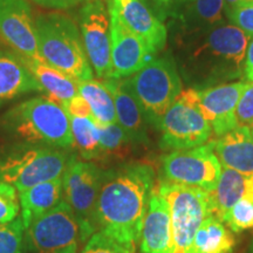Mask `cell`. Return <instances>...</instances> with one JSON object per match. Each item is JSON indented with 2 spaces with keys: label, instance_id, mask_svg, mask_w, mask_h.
<instances>
[{
  "label": "cell",
  "instance_id": "6da1fadb",
  "mask_svg": "<svg viewBox=\"0 0 253 253\" xmlns=\"http://www.w3.org/2000/svg\"><path fill=\"white\" fill-rule=\"evenodd\" d=\"M154 183L155 171L147 163H126L103 171L95 209L96 231L135 245L140 239Z\"/></svg>",
  "mask_w": 253,
  "mask_h": 253
},
{
  "label": "cell",
  "instance_id": "7a4b0ae2",
  "mask_svg": "<svg viewBox=\"0 0 253 253\" xmlns=\"http://www.w3.org/2000/svg\"><path fill=\"white\" fill-rule=\"evenodd\" d=\"M250 40V34L232 24L182 33L177 48L183 75L203 88L243 78Z\"/></svg>",
  "mask_w": 253,
  "mask_h": 253
},
{
  "label": "cell",
  "instance_id": "3957f363",
  "mask_svg": "<svg viewBox=\"0 0 253 253\" xmlns=\"http://www.w3.org/2000/svg\"><path fill=\"white\" fill-rule=\"evenodd\" d=\"M2 125L9 134L31 144L68 148L73 143L68 114L49 97H33L13 107Z\"/></svg>",
  "mask_w": 253,
  "mask_h": 253
},
{
  "label": "cell",
  "instance_id": "277c9868",
  "mask_svg": "<svg viewBox=\"0 0 253 253\" xmlns=\"http://www.w3.org/2000/svg\"><path fill=\"white\" fill-rule=\"evenodd\" d=\"M40 58L75 80L93 79V68L87 58L77 25L61 13L42 14L36 19Z\"/></svg>",
  "mask_w": 253,
  "mask_h": 253
},
{
  "label": "cell",
  "instance_id": "5b68a950",
  "mask_svg": "<svg viewBox=\"0 0 253 253\" xmlns=\"http://www.w3.org/2000/svg\"><path fill=\"white\" fill-rule=\"evenodd\" d=\"M126 82L140 103L147 122L156 128L183 91L178 68L170 56L154 58L141 71L126 79Z\"/></svg>",
  "mask_w": 253,
  "mask_h": 253
},
{
  "label": "cell",
  "instance_id": "8992f818",
  "mask_svg": "<svg viewBox=\"0 0 253 253\" xmlns=\"http://www.w3.org/2000/svg\"><path fill=\"white\" fill-rule=\"evenodd\" d=\"M73 155L47 145H24L0 161V181L18 192L61 178Z\"/></svg>",
  "mask_w": 253,
  "mask_h": 253
},
{
  "label": "cell",
  "instance_id": "52a82bcc",
  "mask_svg": "<svg viewBox=\"0 0 253 253\" xmlns=\"http://www.w3.org/2000/svg\"><path fill=\"white\" fill-rule=\"evenodd\" d=\"M157 190L170 208L172 253H188L198 227L213 214L210 192L166 181L160 183Z\"/></svg>",
  "mask_w": 253,
  "mask_h": 253
},
{
  "label": "cell",
  "instance_id": "ba28073f",
  "mask_svg": "<svg viewBox=\"0 0 253 253\" xmlns=\"http://www.w3.org/2000/svg\"><path fill=\"white\" fill-rule=\"evenodd\" d=\"M197 99L196 88L183 90L161 119L157 128L162 149H189L210 140L212 129L199 109Z\"/></svg>",
  "mask_w": 253,
  "mask_h": 253
},
{
  "label": "cell",
  "instance_id": "9c48e42d",
  "mask_svg": "<svg viewBox=\"0 0 253 253\" xmlns=\"http://www.w3.org/2000/svg\"><path fill=\"white\" fill-rule=\"evenodd\" d=\"M103 170L88 161H79L73 155L62 175V197L77 218L81 243L96 232L95 209Z\"/></svg>",
  "mask_w": 253,
  "mask_h": 253
},
{
  "label": "cell",
  "instance_id": "30bf717a",
  "mask_svg": "<svg viewBox=\"0 0 253 253\" xmlns=\"http://www.w3.org/2000/svg\"><path fill=\"white\" fill-rule=\"evenodd\" d=\"M164 181L212 192L221 173V164L212 142L189 149L173 150L162 158Z\"/></svg>",
  "mask_w": 253,
  "mask_h": 253
},
{
  "label": "cell",
  "instance_id": "8fae6325",
  "mask_svg": "<svg viewBox=\"0 0 253 253\" xmlns=\"http://www.w3.org/2000/svg\"><path fill=\"white\" fill-rule=\"evenodd\" d=\"M26 243L36 253H77L80 226L65 201L36 218L26 230Z\"/></svg>",
  "mask_w": 253,
  "mask_h": 253
},
{
  "label": "cell",
  "instance_id": "7c38bea8",
  "mask_svg": "<svg viewBox=\"0 0 253 253\" xmlns=\"http://www.w3.org/2000/svg\"><path fill=\"white\" fill-rule=\"evenodd\" d=\"M81 38L95 74L112 79V38L108 8L102 0H90L79 15Z\"/></svg>",
  "mask_w": 253,
  "mask_h": 253
},
{
  "label": "cell",
  "instance_id": "4fadbf2b",
  "mask_svg": "<svg viewBox=\"0 0 253 253\" xmlns=\"http://www.w3.org/2000/svg\"><path fill=\"white\" fill-rule=\"evenodd\" d=\"M0 36L21 58L41 60L36 20L26 0H0Z\"/></svg>",
  "mask_w": 253,
  "mask_h": 253
},
{
  "label": "cell",
  "instance_id": "5bb4252c",
  "mask_svg": "<svg viewBox=\"0 0 253 253\" xmlns=\"http://www.w3.org/2000/svg\"><path fill=\"white\" fill-rule=\"evenodd\" d=\"M249 82L237 81L229 84H216L197 89V103L199 109L210 123L216 137H220L227 131L232 130L237 125L236 109L240 95Z\"/></svg>",
  "mask_w": 253,
  "mask_h": 253
},
{
  "label": "cell",
  "instance_id": "9a60e30c",
  "mask_svg": "<svg viewBox=\"0 0 253 253\" xmlns=\"http://www.w3.org/2000/svg\"><path fill=\"white\" fill-rule=\"evenodd\" d=\"M108 11L112 38V79L129 78L147 66L155 54L140 38L120 21L113 11Z\"/></svg>",
  "mask_w": 253,
  "mask_h": 253
},
{
  "label": "cell",
  "instance_id": "2e32d148",
  "mask_svg": "<svg viewBox=\"0 0 253 253\" xmlns=\"http://www.w3.org/2000/svg\"><path fill=\"white\" fill-rule=\"evenodd\" d=\"M108 9L116 14L129 31L140 38L154 54L166 47V25L142 0H108Z\"/></svg>",
  "mask_w": 253,
  "mask_h": 253
},
{
  "label": "cell",
  "instance_id": "e0dca14e",
  "mask_svg": "<svg viewBox=\"0 0 253 253\" xmlns=\"http://www.w3.org/2000/svg\"><path fill=\"white\" fill-rule=\"evenodd\" d=\"M140 244L142 253H172L171 214L167 199L157 188L153 190L142 224Z\"/></svg>",
  "mask_w": 253,
  "mask_h": 253
},
{
  "label": "cell",
  "instance_id": "ac0fdd59",
  "mask_svg": "<svg viewBox=\"0 0 253 253\" xmlns=\"http://www.w3.org/2000/svg\"><path fill=\"white\" fill-rule=\"evenodd\" d=\"M114 97L116 112V123L121 126L130 141L137 145L149 144L147 120L140 103L129 89L126 80L121 79H104Z\"/></svg>",
  "mask_w": 253,
  "mask_h": 253
},
{
  "label": "cell",
  "instance_id": "d6986e66",
  "mask_svg": "<svg viewBox=\"0 0 253 253\" xmlns=\"http://www.w3.org/2000/svg\"><path fill=\"white\" fill-rule=\"evenodd\" d=\"M212 145L221 167L253 175V129L236 126L212 141Z\"/></svg>",
  "mask_w": 253,
  "mask_h": 253
},
{
  "label": "cell",
  "instance_id": "ffe728a7",
  "mask_svg": "<svg viewBox=\"0 0 253 253\" xmlns=\"http://www.w3.org/2000/svg\"><path fill=\"white\" fill-rule=\"evenodd\" d=\"M31 91H42V88L20 56L0 48V107Z\"/></svg>",
  "mask_w": 253,
  "mask_h": 253
},
{
  "label": "cell",
  "instance_id": "44dd1931",
  "mask_svg": "<svg viewBox=\"0 0 253 253\" xmlns=\"http://www.w3.org/2000/svg\"><path fill=\"white\" fill-rule=\"evenodd\" d=\"M21 60L32 75L36 78V80L39 82L42 91H46L47 97L59 103L63 107V109L69 101L79 94V81L71 75L47 65L41 60L24 58H21Z\"/></svg>",
  "mask_w": 253,
  "mask_h": 253
},
{
  "label": "cell",
  "instance_id": "7402d4cb",
  "mask_svg": "<svg viewBox=\"0 0 253 253\" xmlns=\"http://www.w3.org/2000/svg\"><path fill=\"white\" fill-rule=\"evenodd\" d=\"M210 195L213 203V214L221 220L239 199L253 195V175H245L221 167L219 181Z\"/></svg>",
  "mask_w": 253,
  "mask_h": 253
},
{
  "label": "cell",
  "instance_id": "603a6c76",
  "mask_svg": "<svg viewBox=\"0 0 253 253\" xmlns=\"http://www.w3.org/2000/svg\"><path fill=\"white\" fill-rule=\"evenodd\" d=\"M62 177L19 192L21 208V219L25 230L36 218L55 208L62 201Z\"/></svg>",
  "mask_w": 253,
  "mask_h": 253
},
{
  "label": "cell",
  "instance_id": "cb8c5ba5",
  "mask_svg": "<svg viewBox=\"0 0 253 253\" xmlns=\"http://www.w3.org/2000/svg\"><path fill=\"white\" fill-rule=\"evenodd\" d=\"M235 244L231 231L219 218L211 214L198 227L188 253H231Z\"/></svg>",
  "mask_w": 253,
  "mask_h": 253
},
{
  "label": "cell",
  "instance_id": "d4e9b609",
  "mask_svg": "<svg viewBox=\"0 0 253 253\" xmlns=\"http://www.w3.org/2000/svg\"><path fill=\"white\" fill-rule=\"evenodd\" d=\"M224 0H194L179 15L183 21L182 33L205 32L225 24Z\"/></svg>",
  "mask_w": 253,
  "mask_h": 253
},
{
  "label": "cell",
  "instance_id": "484cf974",
  "mask_svg": "<svg viewBox=\"0 0 253 253\" xmlns=\"http://www.w3.org/2000/svg\"><path fill=\"white\" fill-rule=\"evenodd\" d=\"M79 94L89 104L94 121L99 126H107L116 123V112L114 97L104 81H79Z\"/></svg>",
  "mask_w": 253,
  "mask_h": 253
},
{
  "label": "cell",
  "instance_id": "4316f807",
  "mask_svg": "<svg viewBox=\"0 0 253 253\" xmlns=\"http://www.w3.org/2000/svg\"><path fill=\"white\" fill-rule=\"evenodd\" d=\"M71 119L72 145L79 155L86 161L97 160L99 157L100 128L91 118Z\"/></svg>",
  "mask_w": 253,
  "mask_h": 253
},
{
  "label": "cell",
  "instance_id": "83f0119b",
  "mask_svg": "<svg viewBox=\"0 0 253 253\" xmlns=\"http://www.w3.org/2000/svg\"><path fill=\"white\" fill-rule=\"evenodd\" d=\"M99 128L100 143L97 160H123L131 153V145L134 143L118 123L107 126H99Z\"/></svg>",
  "mask_w": 253,
  "mask_h": 253
},
{
  "label": "cell",
  "instance_id": "f1b7e54d",
  "mask_svg": "<svg viewBox=\"0 0 253 253\" xmlns=\"http://www.w3.org/2000/svg\"><path fill=\"white\" fill-rule=\"evenodd\" d=\"M233 232L253 227V195L239 199L221 219Z\"/></svg>",
  "mask_w": 253,
  "mask_h": 253
},
{
  "label": "cell",
  "instance_id": "f546056e",
  "mask_svg": "<svg viewBox=\"0 0 253 253\" xmlns=\"http://www.w3.org/2000/svg\"><path fill=\"white\" fill-rule=\"evenodd\" d=\"M25 226L21 217L0 223V253H23Z\"/></svg>",
  "mask_w": 253,
  "mask_h": 253
},
{
  "label": "cell",
  "instance_id": "4dcf8cb0",
  "mask_svg": "<svg viewBox=\"0 0 253 253\" xmlns=\"http://www.w3.org/2000/svg\"><path fill=\"white\" fill-rule=\"evenodd\" d=\"M81 253H136L135 245L119 242L102 232L96 231L86 242Z\"/></svg>",
  "mask_w": 253,
  "mask_h": 253
},
{
  "label": "cell",
  "instance_id": "1f68e13d",
  "mask_svg": "<svg viewBox=\"0 0 253 253\" xmlns=\"http://www.w3.org/2000/svg\"><path fill=\"white\" fill-rule=\"evenodd\" d=\"M20 210L17 190L7 183L0 181V223L15 219Z\"/></svg>",
  "mask_w": 253,
  "mask_h": 253
},
{
  "label": "cell",
  "instance_id": "d6a6232c",
  "mask_svg": "<svg viewBox=\"0 0 253 253\" xmlns=\"http://www.w3.org/2000/svg\"><path fill=\"white\" fill-rule=\"evenodd\" d=\"M237 125L253 129V82L248 86L240 95L238 106L236 109Z\"/></svg>",
  "mask_w": 253,
  "mask_h": 253
},
{
  "label": "cell",
  "instance_id": "836d02e7",
  "mask_svg": "<svg viewBox=\"0 0 253 253\" xmlns=\"http://www.w3.org/2000/svg\"><path fill=\"white\" fill-rule=\"evenodd\" d=\"M226 14L231 24L253 36V1L230 9Z\"/></svg>",
  "mask_w": 253,
  "mask_h": 253
},
{
  "label": "cell",
  "instance_id": "e575fe53",
  "mask_svg": "<svg viewBox=\"0 0 253 253\" xmlns=\"http://www.w3.org/2000/svg\"><path fill=\"white\" fill-rule=\"evenodd\" d=\"M66 113L68 114L69 118H91L93 119V114L89 104L80 94L74 96L65 107Z\"/></svg>",
  "mask_w": 253,
  "mask_h": 253
},
{
  "label": "cell",
  "instance_id": "d590c367",
  "mask_svg": "<svg viewBox=\"0 0 253 253\" xmlns=\"http://www.w3.org/2000/svg\"><path fill=\"white\" fill-rule=\"evenodd\" d=\"M145 5L153 4L155 7L160 11L168 12V13H172L177 11L178 15V9L182 8L184 5H189L194 0H142Z\"/></svg>",
  "mask_w": 253,
  "mask_h": 253
},
{
  "label": "cell",
  "instance_id": "8d00e7d4",
  "mask_svg": "<svg viewBox=\"0 0 253 253\" xmlns=\"http://www.w3.org/2000/svg\"><path fill=\"white\" fill-rule=\"evenodd\" d=\"M34 2L39 4L41 6H45V7L50 8H71L73 6L78 5L79 0H33Z\"/></svg>",
  "mask_w": 253,
  "mask_h": 253
},
{
  "label": "cell",
  "instance_id": "74e56055",
  "mask_svg": "<svg viewBox=\"0 0 253 253\" xmlns=\"http://www.w3.org/2000/svg\"><path fill=\"white\" fill-rule=\"evenodd\" d=\"M245 77L249 81L253 82V38L250 40L245 56Z\"/></svg>",
  "mask_w": 253,
  "mask_h": 253
},
{
  "label": "cell",
  "instance_id": "f35d334b",
  "mask_svg": "<svg viewBox=\"0 0 253 253\" xmlns=\"http://www.w3.org/2000/svg\"><path fill=\"white\" fill-rule=\"evenodd\" d=\"M253 0H224V4H225V11H230V9L238 7L240 5L249 4V2H252Z\"/></svg>",
  "mask_w": 253,
  "mask_h": 253
},
{
  "label": "cell",
  "instance_id": "ab89813d",
  "mask_svg": "<svg viewBox=\"0 0 253 253\" xmlns=\"http://www.w3.org/2000/svg\"><path fill=\"white\" fill-rule=\"evenodd\" d=\"M249 253H253V242H252V244H251V249H250V252Z\"/></svg>",
  "mask_w": 253,
  "mask_h": 253
}]
</instances>
